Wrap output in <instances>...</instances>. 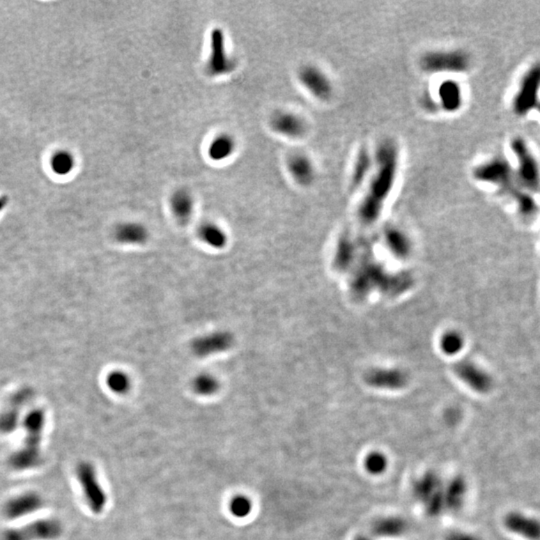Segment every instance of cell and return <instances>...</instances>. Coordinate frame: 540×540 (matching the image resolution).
Instances as JSON below:
<instances>
[{
  "mask_svg": "<svg viewBox=\"0 0 540 540\" xmlns=\"http://www.w3.org/2000/svg\"><path fill=\"white\" fill-rule=\"evenodd\" d=\"M376 160V171L362 206V213L365 219H372L378 215L383 202L394 187L399 169L397 146L390 140H385L378 147Z\"/></svg>",
  "mask_w": 540,
  "mask_h": 540,
  "instance_id": "obj_1",
  "label": "cell"
},
{
  "mask_svg": "<svg viewBox=\"0 0 540 540\" xmlns=\"http://www.w3.org/2000/svg\"><path fill=\"white\" fill-rule=\"evenodd\" d=\"M45 426V415L41 409H34L24 418L25 438L22 447L9 456L8 464L13 470H34L43 464L41 442Z\"/></svg>",
  "mask_w": 540,
  "mask_h": 540,
  "instance_id": "obj_2",
  "label": "cell"
},
{
  "mask_svg": "<svg viewBox=\"0 0 540 540\" xmlns=\"http://www.w3.org/2000/svg\"><path fill=\"white\" fill-rule=\"evenodd\" d=\"M509 158L514 165L517 185L539 195L540 158L523 135H512L509 141Z\"/></svg>",
  "mask_w": 540,
  "mask_h": 540,
  "instance_id": "obj_3",
  "label": "cell"
},
{
  "mask_svg": "<svg viewBox=\"0 0 540 540\" xmlns=\"http://www.w3.org/2000/svg\"><path fill=\"white\" fill-rule=\"evenodd\" d=\"M472 178L479 185L494 188L507 199L519 186L511 160L505 155H495L479 163L472 170Z\"/></svg>",
  "mask_w": 540,
  "mask_h": 540,
  "instance_id": "obj_4",
  "label": "cell"
},
{
  "mask_svg": "<svg viewBox=\"0 0 540 540\" xmlns=\"http://www.w3.org/2000/svg\"><path fill=\"white\" fill-rule=\"evenodd\" d=\"M540 105V61L532 62L521 73L510 100L514 116L525 118Z\"/></svg>",
  "mask_w": 540,
  "mask_h": 540,
  "instance_id": "obj_5",
  "label": "cell"
},
{
  "mask_svg": "<svg viewBox=\"0 0 540 540\" xmlns=\"http://www.w3.org/2000/svg\"><path fill=\"white\" fill-rule=\"evenodd\" d=\"M422 70L431 73H465L471 70L472 59L463 49L438 50L422 56Z\"/></svg>",
  "mask_w": 540,
  "mask_h": 540,
  "instance_id": "obj_6",
  "label": "cell"
},
{
  "mask_svg": "<svg viewBox=\"0 0 540 540\" xmlns=\"http://www.w3.org/2000/svg\"><path fill=\"white\" fill-rule=\"evenodd\" d=\"M77 477L85 502L89 509L95 514H102L107 504V495L101 486L98 472L93 463L82 461L77 466Z\"/></svg>",
  "mask_w": 540,
  "mask_h": 540,
  "instance_id": "obj_7",
  "label": "cell"
},
{
  "mask_svg": "<svg viewBox=\"0 0 540 540\" xmlns=\"http://www.w3.org/2000/svg\"><path fill=\"white\" fill-rule=\"evenodd\" d=\"M238 63L227 52L226 38L224 31L215 27L210 33V52L206 64V72L209 77H220L231 75Z\"/></svg>",
  "mask_w": 540,
  "mask_h": 540,
  "instance_id": "obj_8",
  "label": "cell"
},
{
  "mask_svg": "<svg viewBox=\"0 0 540 540\" xmlns=\"http://www.w3.org/2000/svg\"><path fill=\"white\" fill-rule=\"evenodd\" d=\"M63 526L55 518L38 519L33 523L10 528L1 535V540H56L61 537Z\"/></svg>",
  "mask_w": 540,
  "mask_h": 540,
  "instance_id": "obj_9",
  "label": "cell"
},
{
  "mask_svg": "<svg viewBox=\"0 0 540 540\" xmlns=\"http://www.w3.org/2000/svg\"><path fill=\"white\" fill-rule=\"evenodd\" d=\"M234 337L227 330H216L196 337L192 344L193 355L197 357H209L226 353L233 346Z\"/></svg>",
  "mask_w": 540,
  "mask_h": 540,
  "instance_id": "obj_10",
  "label": "cell"
},
{
  "mask_svg": "<svg viewBox=\"0 0 540 540\" xmlns=\"http://www.w3.org/2000/svg\"><path fill=\"white\" fill-rule=\"evenodd\" d=\"M45 507V500L36 491H25L9 498L2 507V514L8 520L31 516Z\"/></svg>",
  "mask_w": 540,
  "mask_h": 540,
  "instance_id": "obj_11",
  "label": "cell"
},
{
  "mask_svg": "<svg viewBox=\"0 0 540 540\" xmlns=\"http://www.w3.org/2000/svg\"><path fill=\"white\" fill-rule=\"evenodd\" d=\"M298 79L302 86L319 100H328L332 95L333 87L330 78L314 65H305L298 71Z\"/></svg>",
  "mask_w": 540,
  "mask_h": 540,
  "instance_id": "obj_12",
  "label": "cell"
},
{
  "mask_svg": "<svg viewBox=\"0 0 540 540\" xmlns=\"http://www.w3.org/2000/svg\"><path fill=\"white\" fill-rule=\"evenodd\" d=\"M271 130L280 137L286 139H298L304 137L307 126L304 119L291 111L275 112L270 119Z\"/></svg>",
  "mask_w": 540,
  "mask_h": 540,
  "instance_id": "obj_13",
  "label": "cell"
},
{
  "mask_svg": "<svg viewBox=\"0 0 540 540\" xmlns=\"http://www.w3.org/2000/svg\"><path fill=\"white\" fill-rule=\"evenodd\" d=\"M507 199L511 201L517 216L523 222H532L540 213V204L537 195L517 186Z\"/></svg>",
  "mask_w": 540,
  "mask_h": 540,
  "instance_id": "obj_14",
  "label": "cell"
},
{
  "mask_svg": "<svg viewBox=\"0 0 540 540\" xmlns=\"http://www.w3.org/2000/svg\"><path fill=\"white\" fill-rule=\"evenodd\" d=\"M507 530L527 540H540V520L519 512H510L504 518Z\"/></svg>",
  "mask_w": 540,
  "mask_h": 540,
  "instance_id": "obj_15",
  "label": "cell"
},
{
  "mask_svg": "<svg viewBox=\"0 0 540 540\" xmlns=\"http://www.w3.org/2000/svg\"><path fill=\"white\" fill-rule=\"evenodd\" d=\"M287 169L298 185L309 186L316 178L314 163L303 153H293L287 160Z\"/></svg>",
  "mask_w": 540,
  "mask_h": 540,
  "instance_id": "obj_16",
  "label": "cell"
},
{
  "mask_svg": "<svg viewBox=\"0 0 540 540\" xmlns=\"http://www.w3.org/2000/svg\"><path fill=\"white\" fill-rule=\"evenodd\" d=\"M169 206L172 215L179 224H186L192 219L194 213V197L186 188H178L170 196Z\"/></svg>",
  "mask_w": 540,
  "mask_h": 540,
  "instance_id": "obj_17",
  "label": "cell"
},
{
  "mask_svg": "<svg viewBox=\"0 0 540 540\" xmlns=\"http://www.w3.org/2000/svg\"><path fill=\"white\" fill-rule=\"evenodd\" d=\"M443 488L445 486L440 475L434 471H427L413 482L412 495L418 502L424 505Z\"/></svg>",
  "mask_w": 540,
  "mask_h": 540,
  "instance_id": "obj_18",
  "label": "cell"
},
{
  "mask_svg": "<svg viewBox=\"0 0 540 540\" xmlns=\"http://www.w3.org/2000/svg\"><path fill=\"white\" fill-rule=\"evenodd\" d=\"M114 238L121 245H141L148 240L149 231L141 222H121L114 229Z\"/></svg>",
  "mask_w": 540,
  "mask_h": 540,
  "instance_id": "obj_19",
  "label": "cell"
},
{
  "mask_svg": "<svg viewBox=\"0 0 540 540\" xmlns=\"http://www.w3.org/2000/svg\"><path fill=\"white\" fill-rule=\"evenodd\" d=\"M29 392H20L13 397L10 406L0 415V433H13L17 429L20 409L29 401Z\"/></svg>",
  "mask_w": 540,
  "mask_h": 540,
  "instance_id": "obj_20",
  "label": "cell"
},
{
  "mask_svg": "<svg viewBox=\"0 0 540 540\" xmlns=\"http://www.w3.org/2000/svg\"><path fill=\"white\" fill-rule=\"evenodd\" d=\"M468 489V482L461 475L448 480L445 486V509L450 512H457L463 509Z\"/></svg>",
  "mask_w": 540,
  "mask_h": 540,
  "instance_id": "obj_21",
  "label": "cell"
},
{
  "mask_svg": "<svg viewBox=\"0 0 540 540\" xmlns=\"http://www.w3.org/2000/svg\"><path fill=\"white\" fill-rule=\"evenodd\" d=\"M408 530V520L399 516L383 517L374 521L371 526V532L376 539L401 537Z\"/></svg>",
  "mask_w": 540,
  "mask_h": 540,
  "instance_id": "obj_22",
  "label": "cell"
},
{
  "mask_svg": "<svg viewBox=\"0 0 540 540\" xmlns=\"http://www.w3.org/2000/svg\"><path fill=\"white\" fill-rule=\"evenodd\" d=\"M236 148H238V141L233 135L227 132L219 133L209 144L208 157L213 162H225L236 153Z\"/></svg>",
  "mask_w": 540,
  "mask_h": 540,
  "instance_id": "obj_23",
  "label": "cell"
},
{
  "mask_svg": "<svg viewBox=\"0 0 540 540\" xmlns=\"http://www.w3.org/2000/svg\"><path fill=\"white\" fill-rule=\"evenodd\" d=\"M440 105L448 112L458 111L463 105V91L461 85L454 80L443 82L438 91Z\"/></svg>",
  "mask_w": 540,
  "mask_h": 540,
  "instance_id": "obj_24",
  "label": "cell"
},
{
  "mask_svg": "<svg viewBox=\"0 0 540 540\" xmlns=\"http://www.w3.org/2000/svg\"><path fill=\"white\" fill-rule=\"evenodd\" d=\"M463 376L468 385L479 394H487L493 388V380L491 376L477 365L468 364L463 367Z\"/></svg>",
  "mask_w": 540,
  "mask_h": 540,
  "instance_id": "obj_25",
  "label": "cell"
},
{
  "mask_svg": "<svg viewBox=\"0 0 540 540\" xmlns=\"http://www.w3.org/2000/svg\"><path fill=\"white\" fill-rule=\"evenodd\" d=\"M199 240L213 249H222L227 243V236L224 229L215 222H206L197 229Z\"/></svg>",
  "mask_w": 540,
  "mask_h": 540,
  "instance_id": "obj_26",
  "label": "cell"
},
{
  "mask_svg": "<svg viewBox=\"0 0 540 540\" xmlns=\"http://www.w3.org/2000/svg\"><path fill=\"white\" fill-rule=\"evenodd\" d=\"M193 392L201 396H211L219 390L220 383L217 378L209 372H201L192 379Z\"/></svg>",
  "mask_w": 540,
  "mask_h": 540,
  "instance_id": "obj_27",
  "label": "cell"
},
{
  "mask_svg": "<svg viewBox=\"0 0 540 540\" xmlns=\"http://www.w3.org/2000/svg\"><path fill=\"white\" fill-rule=\"evenodd\" d=\"M107 383L110 392L116 394H126L132 388V378L123 371H114L108 374Z\"/></svg>",
  "mask_w": 540,
  "mask_h": 540,
  "instance_id": "obj_28",
  "label": "cell"
},
{
  "mask_svg": "<svg viewBox=\"0 0 540 540\" xmlns=\"http://www.w3.org/2000/svg\"><path fill=\"white\" fill-rule=\"evenodd\" d=\"M229 507L232 516L238 518H245L249 516L254 509L252 500L243 494H238L232 497Z\"/></svg>",
  "mask_w": 540,
  "mask_h": 540,
  "instance_id": "obj_29",
  "label": "cell"
},
{
  "mask_svg": "<svg viewBox=\"0 0 540 540\" xmlns=\"http://www.w3.org/2000/svg\"><path fill=\"white\" fill-rule=\"evenodd\" d=\"M387 458L383 452H372L367 454L363 463L365 470L372 475H383L387 468Z\"/></svg>",
  "mask_w": 540,
  "mask_h": 540,
  "instance_id": "obj_30",
  "label": "cell"
},
{
  "mask_svg": "<svg viewBox=\"0 0 540 540\" xmlns=\"http://www.w3.org/2000/svg\"><path fill=\"white\" fill-rule=\"evenodd\" d=\"M52 167L55 173L68 174L75 167V158L68 151H59L52 158Z\"/></svg>",
  "mask_w": 540,
  "mask_h": 540,
  "instance_id": "obj_31",
  "label": "cell"
},
{
  "mask_svg": "<svg viewBox=\"0 0 540 540\" xmlns=\"http://www.w3.org/2000/svg\"><path fill=\"white\" fill-rule=\"evenodd\" d=\"M372 167L371 157L367 151H362L356 160L355 171H353V185H360L365 178L367 173H369Z\"/></svg>",
  "mask_w": 540,
  "mask_h": 540,
  "instance_id": "obj_32",
  "label": "cell"
},
{
  "mask_svg": "<svg viewBox=\"0 0 540 540\" xmlns=\"http://www.w3.org/2000/svg\"><path fill=\"white\" fill-rule=\"evenodd\" d=\"M445 540H482L480 537L470 533L463 532H454L448 533Z\"/></svg>",
  "mask_w": 540,
  "mask_h": 540,
  "instance_id": "obj_33",
  "label": "cell"
},
{
  "mask_svg": "<svg viewBox=\"0 0 540 540\" xmlns=\"http://www.w3.org/2000/svg\"><path fill=\"white\" fill-rule=\"evenodd\" d=\"M376 539V537L371 532L369 534L358 535L355 540H374Z\"/></svg>",
  "mask_w": 540,
  "mask_h": 540,
  "instance_id": "obj_34",
  "label": "cell"
},
{
  "mask_svg": "<svg viewBox=\"0 0 540 540\" xmlns=\"http://www.w3.org/2000/svg\"><path fill=\"white\" fill-rule=\"evenodd\" d=\"M6 202H8L6 197H1V199H0V210H2V208L6 206Z\"/></svg>",
  "mask_w": 540,
  "mask_h": 540,
  "instance_id": "obj_35",
  "label": "cell"
},
{
  "mask_svg": "<svg viewBox=\"0 0 540 540\" xmlns=\"http://www.w3.org/2000/svg\"><path fill=\"white\" fill-rule=\"evenodd\" d=\"M537 114H539V116H540V105H539V108H537Z\"/></svg>",
  "mask_w": 540,
  "mask_h": 540,
  "instance_id": "obj_36",
  "label": "cell"
}]
</instances>
